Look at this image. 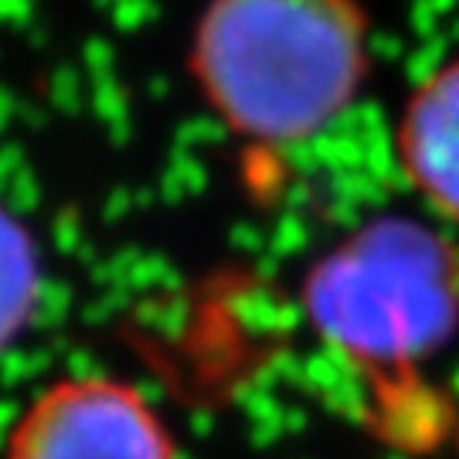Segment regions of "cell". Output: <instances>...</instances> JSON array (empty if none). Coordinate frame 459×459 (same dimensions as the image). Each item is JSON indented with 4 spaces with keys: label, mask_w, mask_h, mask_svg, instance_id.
Returning a JSON list of instances; mask_svg holds the SVG:
<instances>
[{
    "label": "cell",
    "mask_w": 459,
    "mask_h": 459,
    "mask_svg": "<svg viewBox=\"0 0 459 459\" xmlns=\"http://www.w3.org/2000/svg\"><path fill=\"white\" fill-rule=\"evenodd\" d=\"M313 310L351 351L405 358L449 327V265L422 231H371L316 273Z\"/></svg>",
    "instance_id": "obj_2"
},
{
    "label": "cell",
    "mask_w": 459,
    "mask_h": 459,
    "mask_svg": "<svg viewBox=\"0 0 459 459\" xmlns=\"http://www.w3.org/2000/svg\"><path fill=\"white\" fill-rule=\"evenodd\" d=\"M7 459H174V449L140 392L109 377H75L31 402Z\"/></svg>",
    "instance_id": "obj_3"
},
{
    "label": "cell",
    "mask_w": 459,
    "mask_h": 459,
    "mask_svg": "<svg viewBox=\"0 0 459 459\" xmlns=\"http://www.w3.org/2000/svg\"><path fill=\"white\" fill-rule=\"evenodd\" d=\"M28 293V259L17 235L0 229V333L11 330Z\"/></svg>",
    "instance_id": "obj_5"
},
{
    "label": "cell",
    "mask_w": 459,
    "mask_h": 459,
    "mask_svg": "<svg viewBox=\"0 0 459 459\" xmlns=\"http://www.w3.org/2000/svg\"><path fill=\"white\" fill-rule=\"evenodd\" d=\"M398 150L429 204L459 221V62L429 75L409 99Z\"/></svg>",
    "instance_id": "obj_4"
},
{
    "label": "cell",
    "mask_w": 459,
    "mask_h": 459,
    "mask_svg": "<svg viewBox=\"0 0 459 459\" xmlns=\"http://www.w3.org/2000/svg\"><path fill=\"white\" fill-rule=\"evenodd\" d=\"M368 65L351 0H212L195 68L212 106L246 136L290 143L333 123Z\"/></svg>",
    "instance_id": "obj_1"
}]
</instances>
